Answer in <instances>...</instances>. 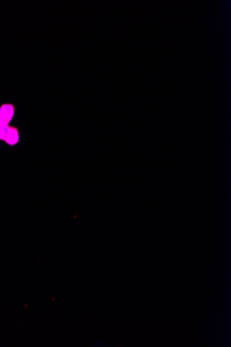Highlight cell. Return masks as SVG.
<instances>
[{
  "label": "cell",
  "mask_w": 231,
  "mask_h": 347,
  "mask_svg": "<svg viewBox=\"0 0 231 347\" xmlns=\"http://www.w3.org/2000/svg\"><path fill=\"white\" fill-rule=\"evenodd\" d=\"M19 140V130L17 127L8 126V130L3 142L13 147L18 144Z\"/></svg>",
  "instance_id": "cell-2"
},
{
  "label": "cell",
  "mask_w": 231,
  "mask_h": 347,
  "mask_svg": "<svg viewBox=\"0 0 231 347\" xmlns=\"http://www.w3.org/2000/svg\"><path fill=\"white\" fill-rule=\"evenodd\" d=\"M8 126H0V141H4L6 137Z\"/></svg>",
  "instance_id": "cell-3"
},
{
  "label": "cell",
  "mask_w": 231,
  "mask_h": 347,
  "mask_svg": "<svg viewBox=\"0 0 231 347\" xmlns=\"http://www.w3.org/2000/svg\"><path fill=\"white\" fill-rule=\"evenodd\" d=\"M15 114V105L13 104L4 103L0 106V126H9Z\"/></svg>",
  "instance_id": "cell-1"
}]
</instances>
